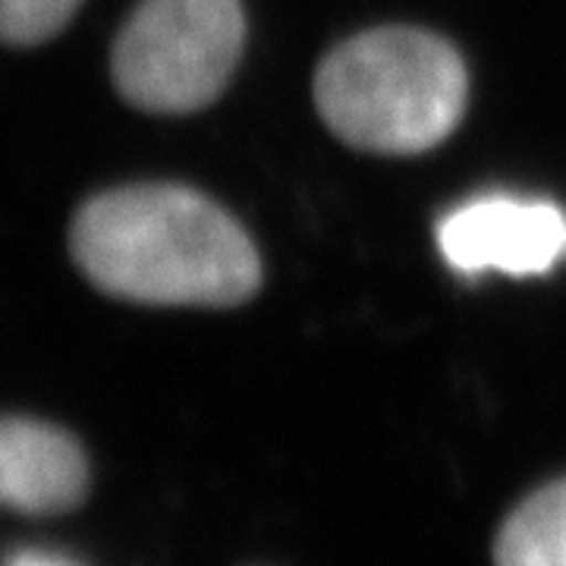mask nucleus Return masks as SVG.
I'll return each mask as SVG.
<instances>
[{
	"label": "nucleus",
	"mask_w": 566,
	"mask_h": 566,
	"mask_svg": "<svg viewBox=\"0 0 566 566\" xmlns=\"http://www.w3.org/2000/svg\"><path fill=\"white\" fill-rule=\"evenodd\" d=\"M70 249L102 293L129 303L240 305L262 283L243 227L186 186L145 182L88 199Z\"/></svg>",
	"instance_id": "f257e3e1"
},
{
	"label": "nucleus",
	"mask_w": 566,
	"mask_h": 566,
	"mask_svg": "<svg viewBox=\"0 0 566 566\" xmlns=\"http://www.w3.org/2000/svg\"><path fill=\"white\" fill-rule=\"evenodd\" d=\"M465 66L422 29H371L337 44L318 66L315 104L353 148L419 155L444 142L465 111Z\"/></svg>",
	"instance_id": "f03ea898"
},
{
	"label": "nucleus",
	"mask_w": 566,
	"mask_h": 566,
	"mask_svg": "<svg viewBox=\"0 0 566 566\" xmlns=\"http://www.w3.org/2000/svg\"><path fill=\"white\" fill-rule=\"evenodd\" d=\"M240 0H142L114 44V82L151 114H189L223 92L243 54Z\"/></svg>",
	"instance_id": "7ed1b4c3"
},
{
	"label": "nucleus",
	"mask_w": 566,
	"mask_h": 566,
	"mask_svg": "<svg viewBox=\"0 0 566 566\" xmlns=\"http://www.w3.org/2000/svg\"><path fill=\"white\" fill-rule=\"evenodd\" d=\"M438 245L465 277L485 271L538 277L566 259V214L545 199L482 196L444 214Z\"/></svg>",
	"instance_id": "20e7f679"
},
{
	"label": "nucleus",
	"mask_w": 566,
	"mask_h": 566,
	"mask_svg": "<svg viewBox=\"0 0 566 566\" xmlns=\"http://www.w3.org/2000/svg\"><path fill=\"white\" fill-rule=\"evenodd\" d=\"M88 460L54 424L10 416L0 431V497L29 516L66 513L85 501Z\"/></svg>",
	"instance_id": "39448f33"
},
{
	"label": "nucleus",
	"mask_w": 566,
	"mask_h": 566,
	"mask_svg": "<svg viewBox=\"0 0 566 566\" xmlns=\"http://www.w3.org/2000/svg\"><path fill=\"white\" fill-rule=\"evenodd\" d=\"M494 566H566V479L510 513L494 542Z\"/></svg>",
	"instance_id": "423d86ee"
},
{
	"label": "nucleus",
	"mask_w": 566,
	"mask_h": 566,
	"mask_svg": "<svg viewBox=\"0 0 566 566\" xmlns=\"http://www.w3.org/2000/svg\"><path fill=\"white\" fill-rule=\"evenodd\" d=\"M76 7L80 0H0V32L10 44L29 48L54 39Z\"/></svg>",
	"instance_id": "0eeeda50"
},
{
	"label": "nucleus",
	"mask_w": 566,
	"mask_h": 566,
	"mask_svg": "<svg viewBox=\"0 0 566 566\" xmlns=\"http://www.w3.org/2000/svg\"><path fill=\"white\" fill-rule=\"evenodd\" d=\"M7 566H80L66 557H57V554H48V551H17L10 554Z\"/></svg>",
	"instance_id": "6e6552de"
}]
</instances>
